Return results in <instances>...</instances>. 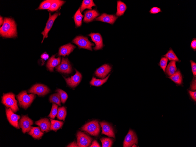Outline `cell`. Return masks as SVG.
I'll return each mask as SVG.
<instances>
[{
	"mask_svg": "<svg viewBox=\"0 0 196 147\" xmlns=\"http://www.w3.org/2000/svg\"><path fill=\"white\" fill-rule=\"evenodd\" d=\"M0 28V34L4 37L11 38L17 36L16 25L14 20L10 18H5Z\"/></svg>",
	"mask_w": 196,
	"mask_h": 147,
	"instance_id": "cell-1",
	"label": "cell"
},
{
	"mask_svg": "<svg viewBox=\"0 0 196 147\" xmlns=\"http://www.w3.org/2000/svg\"><path fill=\"white\" fill-rule=\"evenodd\" d=\"M35 97L34 94H28L26 91H22L16 96L19 106L25 109L30 106Z\"/></svg>",
	"mask_w": 196,
	"mask_h": 147,
	"instance_id": "cell-2",
	"label": "cell"
},
{
	"mask_svg": "<svg viewBox=\"0 0 196 147\" xmlns=\"http://www.w3.org/2000/svg\"><path fill=\"white\" fill-rule=\"evenodd\" d=\"M1 102L7 107L11 108L14 112L18 110L17 102L15 99L14 94L12 93L4 94L2 97Z\"/></svg>",
	"mask_w": 196,
	"mask_h": 147,
	"instance_id": "cell-3",
	"label": "cell"
},
{
	"mask_svg": "<svg viewBox=\"0 0 196 147\" xmlns=\"http://www.w3.org/2000/svg\"><path fill=\"white\" fill-rule=\"evenodd\" d=\"M81 130L86 131L91 135L97 136L100 131V126L98 121L95 120L90 121L83 125Z\"/></svg>",
	"mask_w": 196,
	"mask_h": 147,
	"instance_id": "cell-4",
	"label": "cell"
},
{
	"mask_svg": "<svg viewBox=\"0 0 196 147\" xmlns=\"http://www.w3.org/2000/svg\"><path fill=\"white\" fill-rule=\"evenodd\" d=\"M72 42L77 45L80 48H84L92 51V46L94 43H91L87 37L79 36L76 37Z\"/></svg>",
	"mask_w": 196,
	"mask_h": 147,
	"instance_id": "cell-5",
	"label": "cell"
},
{
	"mask_svg": "<svg viewBox=\"0 0 196 147\" xmlns=\"http://www.w3.org/2000/svg\"><path fill=\"white\" fill-rule=\"evenodd\" d=\"M77 144L80 147L89 146L92 140L89 136L80 131L77 132Z\"/></svg>",
	"mask_w": 196,
	"mask_h": 147,
	"instance_id": "cell-6",
	"label": "cell"
},
{
	"mask_svg": "<svg viewBox=\"0 0 196 147\" xmlns=\"http://www.w3.org/2000/svg\"><path fill=\"white\" fill-rule=\"evenodd\" d=\"M50 91V89L46 86L42 84H36L33 86L28 92L37 94L39 96H43L49 93Z\"/></svg>",
	"mask_w": 196,
	"mask_h": 147,
	"instance_id": "cell-7",
	"label": "cell"
},
{
	"mask_svg": "<svg viewBox=\"0 0 196 147\" xmlns=\"http://www.w3.org/2000/svg\"><path fill=\"white\" fill-rule=\"evenodd\" d=\"M49 17L46 23V26L44 31L41 33L43 36V39L41 43H42L45 38L48 37V33L54 23L55 20L59 16L60 13V12H57L52 15L51 13H49Z\"/></svg>",
	"mask_w": 196,
	"mask_h": 147,
	"instance_id": "cell-8",
	"label": "cell"
},
{
	"mask_svg": "<svg viewBox=\"0 0 196 147\" xmlns=\"http://www.w3.org/2000/svg\"><path fill=\"white\" fill-rule=\"evenodd\" d=\"M19 124L23 133L29 132L31 129V125L33 124V121L27 116H22L19 121Z\"/></svg>",
	"mask_w": 196,
	"mask_h": 147,
	"instance_id": "cell-9",
	"label": "cell"
},
{
	"mask_svg": "<svg viewBox=\"0 0 196 147\" xmlns=\"http://www.w3.org/2000/svg\"><path fill=\"white\" fill-rule=\"evenodd\" d=\"M138 142V138L136 133L130 129L124 138L123 146L131 147L134 144H137Z\"/></svg>",
	"mask_w": 196,
	"mask_h": 147,
	"instance_id": "cell-10",
	"label": "cell"
},
{
	"mask_svg": "<svg viewBox=\"0 0 196 147\" xmlns=\"http://www.w3.org/2000/svg\"><path fill=\"white\" fill-rule=\"evenodd\" d=\"M6 112L7 119L10 123L15 127L19 129L18 121L20 118V116L14 114L10 108H6Z\"/></svg>",
	"mask_w": 196,
	"mask_h": 147,
	"instance_id": "cell-11",
	"label": "cell"
},
{
	"mask_svg": "<svg viewBox=\"0 0 196 147\" xmlns=\"http://www.w3.org/2000/svg\"><path fill=\"white\" fill-rule=\"evenodd\" d=\"M55 68L58 72L67 74L71 73L72 71L71 65L68 59L63 57L60 64Z\"/></svg>",
	"mask_w": 196,
	"mask_h": 147,
	"instance_id": "cell-12",
	"label": "cell"
},
{
	"mask_svg": "<svg viewBox=\"0 0 196 147\" xmlns=\"http://www.w3.org/2000/svg\"><path fill=\"white\" fill-rule=\"evenodd\" d=\"M75 71V74L70 77L66 78L64 77L67 84L72 88L76 87L80 82L82 78L81 74L76 70Z\"/></svg>",
	"mask_w": 196,
	"mask_h": 147,
	"instance_id": "cell-13",
	"label": "cell"
},
{
	"mask_svg": "<svg viewBox=\"0 0 196 147\" xmlns=\"http://www.w3.org/2000/svg\"><path fill=\"white\" fill-rule=\"evenodd\" d=\"M91 38L95 46L93 48L95 50L101 49L103 46V40L101 35L98 33H91L88 35Z\"/></svg>",
	"mask_w": 196,
	"mask_h": 147,
	"instance_id": "cell-14",
	"label": "cell"
},
{
	"mask_svg": "<svg viewBox=\"0 0 196 147\" xmlns=\"http://www.w3.org/2000/svg\"><path fill=\"white\" fill-rule=\"evenodd\" d=\"M99 124L102 128V134H105L109 137L115 138L113 128L109 123L102 121L99 122Z\"/></svg>",
	"mask_w": 196,
	"mask_h": 147,
	"instance_id": "cell-15",
	"label": "cell"
},
{
	"mask_svg": "<svg viewBox=\"0 0 196 147\" xmlns=\"http://www.w3.org/2000/svg\"><path fill=\"white\" fill-rule=\"evenodd\" d=\"M111 68L109 65L104 64L96 70L95 75L97 77L104 78L111 71Z\"/></svg>",
	"mask_w": 196,
	"mask_h": 147,
	"instance_id": "cell-16",
	"label": "cell"
},
{
	"mask_svg": "<svg viewBox=\"0 0 196 147\" xmlns=\"http://www.w3.org/2000/svg\"><path fill=\"white\" fill-rule=\"evenodd\" d=\"M118 18V17L114 15H109L103 13L100 16L96 18L95 20L113 24Z\"/></svg>",
	"mask_w": 196,
	"mask_h": 147,
	"instance_id": "cell-17",
	"label": "cell"
},
{
	"mask_svg": "<svg viewBox=\"0 0 196 147\" xmlns=\"http://www.w3.org/2000/svg\"><path fill=\"white\" fill-rule=\"evenodd\" d=\"M35 124L38 125L42 132H48L50 129L51 123L48 119L46 118L41 119L36 121Z\"/></svg>",
	"mask_w": 196,
	"mask_h": 147,
	"instance_id": "cell-18",
	"label": "cell"
},
{
	"mask_svg": "<svg viewBox=\"0 0 196 147\" xmlns=\"http://www.w3.org/2000/svg\"><path fill=\"white\" fill-rule=\"evenodd\" d=\"M75 48V46L70 43L62 46L59 49L58 55H68Z\"/></svg>",
	"mask_w": 196,
	"mask_h": 147,
	"instance_id": "cell-19",
	"label": "cell"
},
{
	"mask_svg": "<svg viewBox=\"0 0 196 147\" xmlns=\"http://www.w3.org/2000/svg\"><path fill=\"white\" fill-rule=\"evenodd\" d=\"M84 14V17L83 21L86 23L92 21L99 15L97 11L95 9L86 11L85 12Z\"/></svg>",
	"mask_w": 196,
	"mask_h": 147,
	"instance_id": "cell-20",
	"label": "cell"
},
{
	"mask_svg": "<svg viewBox=\"0 0 196 147\" xmlns=\"http://www.w3.org/2000/svg\"><path fill=\"white\" fill-rule=\"evenodd\" d=\"M55 55H53L48 60L47 63L46 67L51 72L53 71L54 68L59 64L60 62V57L55 58Z\"/></svg>",
	"mask_w": 196,
	"mask_h": 147,
	"instance_id": "cell-21",
	"label": "cell"
},
{
	"mask_svg": "<svg viewBox=\"0 0 196 147\" xmlns=\"http://www.w3.org/2000/svg\"><path fill=\"white\" fill-rule=\"evenodd\" d=\"M28 134L35 139L40 138L43 136V133L40 130L39 127L31 126V129L28 133Z\"/></svg>",
	"mask_w": 196,
	"mask_h": 147,
	"instance_id": "cell-22",
	"label": "cell"
},
{
	"mask_svg": "<svg viewBox=\"0 0 196 147\" xmlns=\"http://www.w3.org/2000/svg\"><path fill=\"white\" fill-rule=\"evenodd\" d=\"M165 71L167 74L170 76L176 72L177 68L176 65V61L171 60L168 65Z\"/></svg>",
	"mask_w": 196,
	"mask_h": 147,
	"instance_id": "cell-23",
	"label": "cell"
},
{
	"mask_svg": "<svg viewBox=\"0 0 196 147\" xmlns=\"http://www.w3.org/2000/svg\"><path fill=\"white\" fill-rule=\"evenodd\" d=\"M126 9V6L124 3L120 0L117 1L116 16H121L123 15Z\"/></svg>",
	"mask_w": 196,
	"mask_h": 147,
	"instance_id": "cell-24",
	"label": "cell"
},
{
	"mask_svg": "<svg viewBox=\"0 0 196 147\" xmlns=\"http://www.w3.org/2000/svg\"><path fill=\"white\" fill-rule=\"evenodd\" d=\"M175 83L180 85L182 82L183 79L180 72L178 70L172 75L168 77Z\"/></svg>",
	"mask_w": 196,
	"mask_h": 147,
	"instance_id": "cell-25",
	"label": "cell"
},
{
	"mask_svg": "<svg viewBox=\"0 0 196 147\" xmlns=\"http://www.w3.org/2000/svg\"><path fill=\"white\" fill-rule=\"evenodd\" d=\"M110 75V74H109L106 78L102 80L97 79L93 77L90 83L92 86L97 87L101 86L107 81Z\"/></svg>",
	"mask_w": 196,
	"mask_h": 147,
	"instance_id": "cell-26",
	"label": "cell"
},
{
	"mask_svg": "<svg viewBox=\"0 0 196 147\" xmlns=\"http://www.w3.org/2000/svg\"><path fill=\"white\" fill-rule=\"evenodd\" d=\"M93 6H96L93 0H84L80 8L81 12H82L84 10L86 9H92V7Z\"/></svg>",
	"mask_w": 196,
	"mask_h": 147,
	"instance_id": "cell-27",
	"label": "cell"
},
{
	"mask_svg": "<svg viewBox=\"0 0 196 147\" xmlns=\"http://www.w3.org/2000/svg\"><path fill=\"white\" fill-rule=\"evenodd\" d=\"M51 122L50 130L56 131L61 128L63 124V121L55 120L50 119Z\"/></svg>",
	"mask_w": 196,
	"mask_h": 147,
	"instance_id": "cell-28",
	"label": "cell"
},
{
	"mask_svg": "<svg viewBox=\"0 0 196 147\" xmlns=\"http://www.w3.org/2000/svg\"><path fill=\"white\" fill-rule=\"evenodd\" d=\"M65 2V1L60 0H54L50 7L48 9L51 11L57 10L60 6Z\"/></svg>",
	"mask_w": 196,
	"mask_h": 147,
	"instance_id": "cell-29",
	"label": "cell"
},
{
	"mask_svg": "<svg viewBox=\"0 0 196 147\" xmlns=\"http://www.w3.org/2000/svg\"><path fill=\"white\" fill-rule=\"evenodd\" d=\"M83 16L81 13L80 8L76 12L74 16V20L77 27H80L82 24V21Z\"/></svg>",
	"mask_w": 196,
	"mask_h": 147,
	"instance_id": "cell-30",
	"label": "cell"
},
{
	"mask_svg": "<svg viewBox=\"0 0 196 147\" xmlns=\"http://www.w3.org/2000/svg\"><path fill=\"white\" fill-rule=\"evenodd\" d=\"M67 111L66 108L64 107H59L58 109L57 117L60 120L64 121L66 116Z\"/></svg>",
	"mask_w": 196,
	"mask_h": 147,
	"instance_id": "cell-31",
	"label": "cell"
},
{
	"mask_svg": "<svg viewBox=\"0 0 196 147\" xmlns=\"http://www.w3.org/2000/svg\"><path fill=\"white\" fill-rule=\"evenodd\" d=\"M60 99V95L58 92L52 94L49 98L50 102L55 103L60 106L61 105Z\"/></svg>",
	"mask_w": 196,
	"mask_h": 147,
	"instance_id": "cell-32",
	"label": "cell"
},
{
	"mask_svg": "<svg viewBox=\"0 0 196 147\" xmlns=\"http://www.w3.org/2000/svg\"><path fill=\"white\" fill-rule=\"evenodd\" d=\"M53 0H47L44 1L40 4L38 7L36 9H48L50 7Z\"/></svg>",
	"mask_w": 196,
	"mask_h": 147,
	"instance_id": "cell-33",
	"label": "cell"
},
{
	"mask_svg": "<svg viewBox=\"0 0 196 147\" xmlns=\"http://www.w3.org/2000/svg\"><path fill=\"white\" fill-rule=\"evenodd\" d=\"M164 56L167 58L169 60H174L175 61H179V60L172 49L169 50Z\"/></svg>",
	"mask_w": 196,
	"mask_h": 147,
	"instance_id": "cell-34",
	"label": "cell"
},
{
	"mask_svg": "<svg viewBox=\"0 0 196 147\" xmlns=\"http://www.w3.org/2000/svg\"><path fill=\"white\" fill-rule=\"evenodd\" d=\"M100 140L102 142V147H111L113 143L112 139L109 138H102Z\"/></svg>",
	"mask_w": 196,
	"mask_h": 147,
	"instance_id": "cell-35",
	"label": "cell"
},
{
	"mask_svg": "<svg viewBox=\"0 0 196 147\" xmlns=\"http://www.w3.org/2000/svg\"><path fill=\"white\" fill-rule=\"evenodd\" d=\"M58 107L57 105L54 103L53 104L51 111L48 115V116L50 118L53 119L57 115L58 112Z\"/></svg>",
	"mask_w": 196,
	"mask_h": 147,
	"instance_id": "cell-36",
	"label": "cell"
},
{
	"mask_svg": "<svg viewBox=\"0 0 196 147\" xmlns=\"http://www.w3.org/2000/svg\"><path fill=\"white\" fill-rule=\"evenodd\" d=\"M56 91L60 94L61 96V102L62 103H64L68 98V96L67 93L60 89H57Z\"/></svg>",
	"mask_w": 196,
	"mask_h": 147,
	"instance_id": "cell-37",
	"label": "cell"
},
{
	"mask_svg": "<svg viewBox=\"0 0 196 147\" xmlns=\"http://www.w3.org/2000/svg\"><path fill=\"white\" fill-rule=\"evenodd\" d=\"M168 60V59L165 57H162L159 62L160 66L164 72H165Z\"/></svg>",
	"mask_w": 196,
	"mask_h": 147,
	"instance_id": "cell-38",
	"label": "cell"
},
{
	"mask_svg": "<svg viewBox=\"0 0 196 147\" xmlns=\"http://www.w3.org/2000/svg\"><path fill=\"white\" fill-rule=\"evenodd\" d=\"M149 12L152 14H156L159 12H162L160 8L157 7H154L152 8Z\"/></svg>",
	"mask_w": 196,
	"mask_h": 147,
	"instance_id": "cell-39",
	"label": "cell"
},
{
	"mask_svg": "<svg viewBox=\"0 0 196 147\" xmlns=\"http://www.w3.org/2000/svg\"><path fill=\"white\" fill-rule=\"evenodd\" d=\"M190 62L192 67V71L193 74L195 76L196 75V63L192 60H190Z\"/></svg>",
	"mask_w": 196,
	"mask_h": 147,
	"instance_id": "cell-40",
	"label": "cell"
},
{
	"mask_svg": "<svg viewBox=\"0 0 196 147\" xmlns=\"http://www.w3.org/2000/svg\"><path fill=\"white\" fill-rule=\"evenodd\" d=\"M49 56L46 52H45L43 53L41 55V58L42 59L43 62H44L48 58Z\"/></svg>",
	"mask_w": 196,
	"mask_h": 147,
	"instance_id": "cell-41",
	"label": "cell"
},
{
	"mask_svg": "<svg viewBox=\"0 0 196 147\" xmlns=\"http://www.w3.org/2000/svg\"><path fill=\"white\" fill-rule=\"evenodd\" d=\"M188 92L191 98L195 101H196V92L189 90Z\"/></svg>",
	"mask_w": 196,
	"mask_h": 147,
	"instance_id": "cell-42",
	"label": "cell"
},
{
	"mask_svg": "<svg viewBox=\"0 0 196 147\" xmlns=\"http://www.w3.org/2000/svg\"><path fill=\"white\" fill-rule=\"evenodd\" d=\"M191 48L194 50L196 49V39L195 38H193L191 43Z\"/></svg>",
	"mask_w": 196,
	"mask_h": 147,
	"instance_id": "cell-43",
	"label": "cell"
},
{
	"mask_svg": "<svg viewBox=\"0 0 196 147\" xmlns=\"http://www.w3.org/2000/svg\"><path fill=\"white\" fill-rule=\"evenodd\" d=\"M89 147H100V146L96 140H94L92 142V144Z\"/></svg>",
	"mask_w": 196,
	"mask_h": 147,
	"instance_id": "cell-44",
	"label": "cell"
},
{
	"mask_svg": "<svg viewBox=\"0 0 196 147\" xmlns=\"http://www.w3.org/2000/svg\"><path fill=\"white\" fill-rule=\"evenodd\" d=\"M190 89L192 90H196V79L194 80L193 81L192 85H191Z\"/></svg>",
	"mask_w": 196,
	"mask_h": 147,
	"instance_id": "cell-45",
	"label": "cell"
},
{
	"mask_svg": "<svg viewBox=\"0 0 196 147\" xmlns=\"http://www.w3.org/2000/svg\"><path fill=\"white\" fill-rule=\"evenodd\" d=\"M67 147H78L77 144V143H76L75 141H74L72 142L69 145H68Z\"/></svg>",
	"mask_w": 196,
	"mask_h": 147,
	"instance_id": "cell-46",
	"label": "cell"
},
{
	"mask_svg": "<svg viewBox=\"0 0 196 147\" xmlns=\"http://www.w3.org/2000/svg\"><path fill=\"white\" fill-rule=\"evenodd\" d=\"M4 20H3V18L2 17L0 16V25L1 26V25H3L4 23Z\"/></svg>",
	"mask_w": 196,
	"mask_h": 147,
	"instance_id": "cell-47",
	"label": "cell"
},
{
	"mask_svg": "<svg viewBox=\"0 0 196 147\" xmlns=\"http://www.w3.org/2000/svg\"><path fill=\"white\" fill-rule=\"evenodd\" d=\"M132 146V147H136L137 146H136L135 144H133Z\"/></svg>",
	"mask_w": 196,
	"mask_h": 147,
	"instance_id": "cell-48",
	"label": "cell"
}]
</instances>
